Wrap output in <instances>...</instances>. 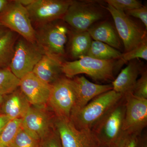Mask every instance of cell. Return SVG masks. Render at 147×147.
Listing matches in <instances>:
<instances>
[{"label":"cell","instance_id":"obj_1","mask_svg":"<svg viewBox=\"0 0 147 147\" xmlns=\"http://www.w3.org/2000/svg\"><path fill=\"white\" fill-rule=\"evenodd\" d=\"M123 96L113 90L99 95L84 108L72 111L70 120L77 129L92 130Z\"/></svg>","mask_w":147,"mask_h":147},{"label":"cell","instance_id":"obj_2","mask_svg":"<svg viewBox=\"0 0 147 147\" xmlns=\"http://www.w3.org/2000/svg\"><path fill=\"white\" fill-rule=\"evenodd\" d=\"M116 64L114 60H100L85 56L76 60L63 62L62 72L68 79L83 74L96 81H108L114 79Z\"/></svg>","mask_w":147,"mask_h":147},{"label":"cell","instance_id":"obj_3","mask_svg":"<svg viewBox=\"0 0 147 147\" xmlns=\"http://www.w3.org/2000/svg\"><path fill=\"white\" fill-rule=\"evenodd\" d=\"M125 110L124 96L91 130L101 145H116L123 132Z\"/></svg>","mask_w":147,"mask_h":147},{"label":"cell","instance_id":"obj_4","mask_svg":"<svg viewBox=\"0 0 147 147\" xmlns=\"http://www.w3.org/2000/svg\"><path fill=\"white\" fill-rule=\"evenodd\" d=\"M59 20L38 26L35 30V42L45 54L63 59L69 30L66 25Z\"/></svg>","mask_w":147,"mask_h":147},{"label":"cell","instance_id":"obj_5","mask_svg":"<svg viewBox=\"0 0 147 147\" xmlns=\"http://www.w3.org/2000/svg\"><path fill=\"white\" fill-rule=\"evenodd\" d=\"M45 54L36 42H30L22 38L15 43L13 57L9 67L17 78L21 79L32 72Z\"/></svg>","mask_w":147,"mask_h":147},{"label":"cell","instance_id":"obj_6","mask_svg":"<svg viewBox=\"0 0 147 147\" xmlns=\"http://www.w3.org/2000/svg\"><path fill=\"white\" fill-rule=\"evenodd\" d=\"M0 25L20 35L31 42H35V29L26 8L16 1L9 3L0 13Z\"/></svg>","mask_w":147,"mask_h":147},{"label":"cell","instance_id":"obj_7","mask_svg":"<svg viewBox=\"0 0 147 147\" xmlns=\"http://www.w3.org/2000/svg\"><path fill=\"white\" fill-rule=\"evenodd\" d=\"M53 124L63 147H100V143L92 130L77 129L70 119L55 116Z\"/></svg>","mask_w":147,"mask_h":147},{"label":"cell","instance_id":"obj_8","mask_svg":"<svg viewBox=\"0 0 147 147\" xmlns=\"http://www.w3.org/2000/svg\"><path fill=\"white\" fill-rule=\"evenodd\" d=\"M105 8L113 17L116 30L123 42L125 52L147 41L146 30L139 26L124 12L116 10L109 5Z\"/></svg>","mask_w":147,"mask_h":147},{"label":"cell","instance_id":"obj_9","mask_svg":"<svg viewBox=\"0 0 147 147\" xmlns=\"http://www.w3.org/2000/svg\"><path fill=\"white\" fill-rule=\"evenodd\" d=\"M75 101L76 96L70 79L61 77L52 84L47 104L55 116L70 119Z\"/></svg>","mask_w":147,"mask_h":147},{"label":"cell","instance_id":"obj_10","mask_svg":"<svg viewBox=\"0 0 147 147\" xmlns=\"http://www.w3.org/2000/svg\"><path fill=\"white\" fill-rule=\"evenodd\" d=\"M102 16V11L93 3L73 1L63 19L75 31L83 32Z\"/></svg>","mask_w":147,"mask_h":147},{"label":"cell","instance_id":"obj_11","mask_svg":"<svg viewBox=\"0 0 147 147\" xmlns=\"http://www.w3.org/2000/svg\"><path fill=\"white\" fill-rule=\"evenodd\" d=\"M71 0H34L26 7L32 23L38 26L63 18Z\"/></svg>","mask_w":147,"mask_h":147},{"label":"cell","instance_id":"obj_12","mask_svg":"<svg viewBox=\"0 0 147 147\" xmlns=\"http://www.w3.org/2000/svg\"><path fill=\"white\" fill-rule=\"evenodd\" d=\"M124 96L125 110L123 131L139 136L147 126V99L136 97L131 93Z\"/></svg>","mask_w":147,"mask_h":147},{"label":"cell","instance_id":"obj_13","mask_svg":"<svg viewBox=\"0 0 147 147\" xmlns=\"http://www.w3.org/2000/svg\"><path fill=\"white\" fill-rule=\"evenodd\" d=\"M53 118L43 108L30 106L22 119L21 127L30 136L40 142L53 129Z\"/></svg>","mask_w":147,"mask_h":147},{"label":"cell","instance_id":"obj_14","mask_svg":"<svg viewBox=\"0 0 147 147\" xmlns=\"http://www.w3.org/2000/svg\"><path fill=\"white\" fill-rule=\"evenodd\" d=\"M19 88L30 105L43 108L48 103L52 84L43 82L32 72L20 79Z\"/></svg>","mask_w":147,"mask_h":147},{"label":"cell","instance_id":"obj_15","mask_svg":"<svg viewBox=\"0 0 147 147\" xmlns=\"http://www.w3.org/2000/svg\"><path fill=\"white\" fill-rule=\"evenodd\" d=\"M69 79L76 96L75 104L72 111L84 108L98 96L113 90L112 84H94L84 76H75Z\"/></svg>","mask_w":147,"mask_h":147},{"label":"cell","instance_id":"obj_16","mask_svg":"<svg viewBox=\"0 0 147 147\" xmlns=\"http://www.w3.org/2000/svg\"><path fill=\"white\" fill-rule=\"evenodd\" d=\"M63 62L62 58L45 54L35 66L32 72L43 82L52 84L61 77Z\"/></svg>","mask_w":147,"mask_h":147},{"label":"cell","instance_id":"obj_17","mask_svg":"<svg viewBox=\"0 0 147 147\" xmlns=\"http://www.w3.org/2000/svg\"><path fill=\"white\" fill-rule=\"evenodd\" d=\"M143 71L139 62L135 60L130 61L112 82L113 90L123 95L132 93L138 76Z\"/></svg>","mask_w":147,"mask_h":147},{"label":"cell","instance_id":"obj_18","mask_svg":"<svg viewBox=\"0 0 147 147\" xmlns=\"http://www.w3.org/2000/svg\"><path fill=\"white\" fill-rule=\"evenodd\" d=\"M30 106L26 98L18 88L10 94L4 96L1 114L7 116L11 120L22 119Z\"/></svg>","mask_w":147,"mask_h":147},{"label":"cell","instance_id":"obj_19","mask_svg":"<svg viewBox=\"0 0 147 147\" xmlns=\"http://www.w3.org/2000/svg\"><path fill=\"white\" fill-rule=\"evenodd\" d=\"M87 31L94 40L103 42L117 50L120 49L121 42L119 37L110 23H101L95 26L90 27Z\"/></svg>","mask_w":147,"mask_h":147},{"label":"cell","instance_id":"obj_20","mask_svg":"<svg viewBox=\"0 0 147 147\" xmlns=\"http://www.w3.org/2000/svg\"><path fill=\"white\" fill-rule=\"evenodd\" d=\"M92 42L91 37L87 31L74 32L69 42V51L71 57L79 59L86 56Z\"/></svg>","mask_w":147,"mask_h":147},{"label":"cell","instance_id":"obj_21","mask_svg":"<svg viewBox=\"0 0 147 147\" xmlns=\"http://www.w3.org/2000/svg\"><path fill=\"white\" fill-rule=\"evenodd\" d=\"M16 38L14 32L10 30L0 36V67H9L14 53Z\"/></svg>","mask_w":147,"mask_h":147},{"label":"cell","instance_id":"obj_22","mask_svg":"<svg viewBox=\"0 0 147 147\" xmlns=\"http://www.w3.org/2000/svg\"><path fill=\"white\" fill-rule=\"evenodd\" d=\"M122 54L110 45L94 40L92 41L86 56L100 60H115L120 59Z\"/></svg>","mask_w":147,"mask_h":147},{"label":"cell","instance_id":"obj_23","mask_svg":"<svg viewBox=\"0 0 147 147\" xmlns=\"http://www.w3.org/2000/svg\"><path fill=\"white\" fill-rule=\"evenodd\" d=\"M18 79L9 67L0 69V95L5 96L17 89L20 85Z\"/></svg>","mask_w":147,"mask_h":147},{"label":"cell","instance_id":"obj_24","mask_svg":"<svg viewBox=\"0 0 147 147\" xmlns=\"http://www.w3.org/2000/svg\"><path fill=\"white\" fill-rule=\"evenodd\" d=\"M22 119L11 120L0 134V147H9L21 127Z\"/></svg>","mask_w":147,"mask_h":147},{"label":"cell","instance_id":"obj_25","mask_svg":"<svg viewBox=\"0 0 147 147\" xmlns=\"http://www.w3.org/2000/svg\"><path fill=\"white\" fill-rule=\"evenodd\" d=\"M39 144L21 127L9 147H38Z\"/></svg>","mask_w":147,"mask_h":147},{"label":"cell","instance_id":"obj_26","mask_svg":"<svg viewBox=\"0 0 147 147\" xmlns=\"http://www.w3.org/2000/svg\"><path fill=\"white\" fill-rule=\"evenodd\" d=\"M142 59L147 60V43L145 41L128 52L122 53L120 59L121 63L127 62L135 59Z\"/></svg>","mask_w":147,"mask_h":147},{"label":"cell","instance_id":"obj_27","mask_svg":"<svg viewBox=\"0 0 147 147\" xmlns=\"http://www.w3.org/2000/svg\"><path fill=\"white\" fill-rule=\"evenodd\" d=\"M105 1L116 10L124 12L143 6L142 2L137 0H106Z\"/></svg>","mask_w":147,"mask_h":147},{"label":"cell","instance_id":"obj_28","mask_svg":"<svg viewBox=\"0 0 147 147\" xmlns=\"http://www.w3.org/2000/svg\"><path fill=\"white\" fill-rule=\"evenodd\" d=\"M137 79L132 94L136 97L147 99V71L144 70Z\"/></svg>","mask_w":147,"mask_h":147},{"label":"cell","instance_id":"obj_29","mask_svg":"<svg viewBox=\"0 0 147 147\" xmlns=\"http://www.w3.org/2000/svg\"><path fill=\"white\" fill-rule=\"evenodd\" d=\"M38 147H63L59 134L54 126L50 134L40 141Z\"/></svg>","mask_w":147,"mask_h":147},{"label":"cell","instance_id":"obj_30","mask_svg":"<svg viewBox=\"0 0 147 147\" xmlns=\"http://www.w3.org/2000/svg\"><path fill=\"white\" fill-rule=\"evenodd\" d=\"M138 135L123 131L116 146L118 147H136Z\"/></svg>","mask_w":147,"mask_h":147},{"label":"cell","instance_id":"obj_31","mask_svg":"<svg viewBox=\"0 0 147 147\" xmlns=\"http://www.w3.org/2000/svg\"><path fill=\"white\" fill-rule=\"evenodd\" d=\"M127 15L139 18L144 25L146 30L147 29V7L143 6L139 8L134 9L126 11Z\"/></svg>","mask_w":147,"mask_h":147},{"label":"cell","instance_id":"obj_32","mask_svg":"<svg viewBox=\"0 0 147 147\" xmlns=\"http://www.w3.org/2000/svg\"><path fill=\"white\" fill-rule=\"evenodd\" d=\"M136 147H147V134L145 131L137 137Z\"/></svg>","mask_w":147,"mask_h":147},{"label":"cell","instance_id":"obj_33","mask_svg":"<svg viewBox=\"0 0 147 147\" xmlns=\"http://www.w3.org/2000/svg\"><path fill=\"white\" fill-rule=\"evenodd\" d=\"M10 120V119L7 116L3 114L0 115V134Z\"/></svg>","mask_w":147,"mask_h":147},{"label":"cell","instance_id":"obj_34","mask_svg":"<svg viewBox=\"0 0 147 147\" xmlns=\"http://www.w3.org/2000/svg\"><path fill=\"white\" fill-rule=\"evenodd\" d=\"M16 1L19 3L26 7L31 4L33 2L34 0H17Z\"/></svg>","mask_w":147,"mask_h":147},{"label":"cell","instance_id":"obj_35","mask_svg":"<svg viewBox=\"0 0 147 147\" xmlns=\"http://www.w3.org/2000/svg\"><path fill=\"white\" fill-rule=\"evenodd\" d=\"M9 2L6 0H0V13L5 8Z\"/></svg>","mask_w":147,"mask_h":147},{"label":"cell","instance_id":"obj_36","mask_svg":"<svg viewBox=\"0 0 147 147\" xmlns=\"http://www.w3.org/2000/svg\"><path fill=\"white\" fill-rule=\"evenodd\" d=\"M4 97V96L0 95V115L1 114V108L2 106L3 101Z\"/></svg>","mask_w":147,"mask_h":147},{"label":"cell","instance_id":"obj_37","mask_svg":"<svg viewBox=\"0 0 147 147\" xmlns=\"http://www.w3.org/2000/svg\"><path fill=\"white\" fill-rule=\"evenodd\" d=\"M99 147H118L115 145H100Z\"/></svg>","mask_w":147,"mask_h":147},{"label":"cell","instance_id":"obj_38","mask_svg":"<svg viewBox=\"0 0 147 147\" xmlns=\"http://www.w3.org/2000/svg\"><path fill=\"white\" fill-rule=\"evenodd\" d=\"M5 31L3 30L1 28H0V36L3 34L5 32Z\"/></svg>","mask_w":147,"mask_h":147}]
</instances>
